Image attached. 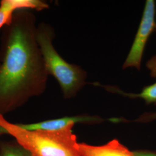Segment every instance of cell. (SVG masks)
<instances>
[{"mask_svg": "<svg viewBox=\"0 0 156 156\" xmlns=\"http://www.w3.org/2000/svg\"><path fill=\"white\" fill-rule=\"evenodd\" d=\"M36 17L28 9L15 12L3 27L0 63V113L42 94L49 75L36 37Z\"/></svg>", "mask_w": 156, "mask_h": 156, "instance_id": "cell-1", "label": "cell"}, {"mask_svg": "<svg viewBox=\"0 0 156 156\" xmlns=\"http://www.w3.org/2000/svg\"><path fill=\"white\" fill-rule=\"evenodd\" d=\"M73 126L55 131H29L0 113V134L12 136L31 156H81Z\"/></svg>", "mask_w": 156, "mask_h": 156, "instance_id": "cell-2", "label": "cell"}, {"mask_svg": "<svg viewBox=\"0 0 156 156\" xmlns=\"http://www.w3.org/2000/svg\"><path fill=\"white\" fill-rule=\"evenodd\" d=\"M56 36L53 27L49 24L40 23L37 26L36 37L49 75L55 77L61 87L64 97H75L87 83V73L82 67L66 62L53 45Z\"/></svg>", "mask_w": 156, "mask_h": 156, "instance_id": "cell-3", "label": "cell"}, {"mask_svg": "<svg viewBox=\"0 0 156 156\" xmlns=\"http://www.w3.org/2000/svg\"><path fill=\"white\" fill-rule=\"evenodd\" d=\"M156 4L154 0H147L140 26L131 49L123 64V69L135 68L140 71L145 47L151 34L156 30Z\"/></svg>", "mask_w": 156, "mask_h": 156, "instance_id": "cell-4", "label": "cell"}, {"mask_svg": "<svg viewBox=\"0 0 156 156\" xmlns=\"http://www.w3.org/2000/svg\"><path fill=\"white\" fill-rule=\"evenodd\" d=\"M105 120L98 116L82 115L51 119L38 123L17 124L20 127L29 131H55L74 126L76 124H98Z\"/></svg>", "mask_w": 156, "mask_h": 156, "instance_id": "cell-5", "label": "cell"}, {"mask_svg": "<svg viewBox=\"0 0 156 156\" xmlns=\"http://www.w3.org/2000/svg\"><path fill=\"white\" fill-rule=\"evenodd\" d=\"M48 8V4L41 0H2L0 2V28L11 23L17 11L35 9L40 11Z\"/></svg>", "mask_w": 156, "mask_h": 156, "instance_id": "cell-6", "label": "cell"}, {"mask_svg": "<svg viewBox=\"0 0 156 156\" xmlns=\"http://www.w3.org/2000/svg\"><path fill=\"white\" fill-rule=\"evenodd\" d=\"M78 149L81 156H134L133 151L116 139L100 146L78 143Z\"/></svg>", "mask_w": 156, "mask_h": 156, "instance_id": "cell-7", "label": "cell"}, {"mask_svg": "<svg viewBox=\"0 0 156 156\" xmlns=\"http://www.w3.org/2000/svg\"><path fill=\"white\" fill-rule=\"evenodd\" d=\"M94 86L103 87L107 91L121 95L130 98H140L144 101L147 105H156V82L151 85H147L143 87L139 93H133L125 92L119 87L115 86L102 85L99 82L91 83Z\"/></svg>", "mask_w": 156, "mask_h": 156, "instance_id": "cell-8", "label": "cell"}, {"mask_svg": "<svg viewBox=\"0 0 156 156\" xmlns=\"http://www.w3.org/2000/svg\"><path fill=\"white\" fill-rule=\"evenodd\" d=\"M156 120V112H146L134 120L136 123H150Z\"/></svg>", "mask_w": 156, "mask_h": 156, "instance_id": "cell-9", "label": "cell"}, {"mask_svg": "<svg viewBox=\"0 0 156 156\" xmlns=\"http://www.w3.org/2000/svg\"><path fill=\"white\" fill-rule=\"evenodd\" d=\"M1 156H31L27 151L23 152L22 151L13 147H7L2 151Z\"/></svg>", "mask_w": 156, "mask_h": 156, "instance_id": "cell-10", "label": "cell"}, {"mask_svg": "<svg viewBox=\"0 0 156 156\" xmlns=\"http://www.w3.org/2000/svg\"><path fill=\"white\" fill-rule=\"evenodd\" d=\"M146 66L150 71L151 77L156 79V55L153 56L147 62Z\"/></svg>", "mask_w": 156, "mask_h": 156, "instance_id": "cell-11", "label": "cell"}, {"mask_svg": "<svg viewBox=\"0 0 156 156\" xmlns=\"http://www.w3.org/2000/svg\"><path fill=\"white\" fill-rule=\"evenodd\" d=\"M134 156H156V151L146 150L133 151Z\"/></svg>", "mask_w": 156, "mask_h": 156, "instance_id": "cell-12", "label": "cell"}, {"mask_svg": "<svg viewBox=\"0 0 156 156\" xmlns=\"http://www.w3.org/2000/svg\"><path fill=\"white\" fill-rule=\"evenodd\" d=\"M30 156H31V155H30Z\"/></svg>", "mask_w": 156, "mask_h": 156, "instance_id": "cell-13", "label": "cell"}]
</instances>
